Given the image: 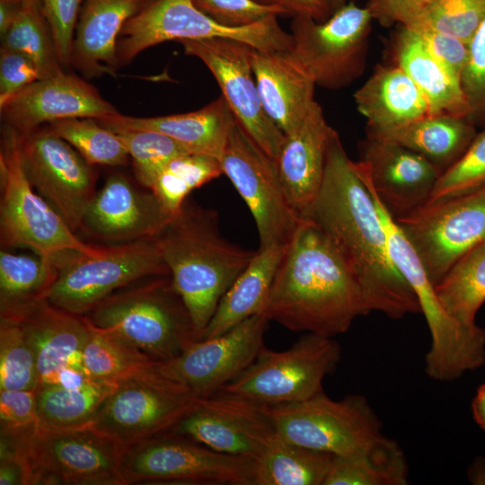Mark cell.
Instances as JSON below:
<instances>
[{"label":"cell","mask_w":485,"mask_h":485,"mask_svg":"<svg viewBox=\"0 0 485 485\" xmlns=\"http://www.w3.org/2000/svg\"><path fill=\"white\" fill-rule=\"evenodd\" d=\"M1 42V47L29 57L37 67L40 78L64 72L50 27L40 8H23Z\"/></svg>","instance_id":"40"},{"label":"cell","mask_w":485,"mask_h":485,"mask_svg":"<svg viewBox=\"0 0 485 485\" xmlns=\"http://www.w3.org/2000/svg\"><path fill=\"white\" fill-rule=\"evenodd\" d=\"M31 474L27 458L20 453L0 454V485H31Z\"/></svg>","instance_id":"54"},{"label":"cell","mask_w":485,"mask_h":485,"mask_svg":"<svg viewBox=\"0 0 485 485\" xmlns=\"http://www.w3.org/2000/svg\"><path fill=\"white\" fill-rule=\"evenodd\" d=\"M164 433L190 439L219 453L254 460L277 431L265 404L216 392L199 398Z\"/></svg>","instance_id":"19"},{"label":"cell","mask_w":485,"mask_h":485,"mask_svg":"<svg viewBox=\"0 0 485 485\" xmlns=\"http://www.w3.org/2000/svg\"><path fill=\"white\" fill-rule=\"evenodd\" d=\"M154 365L118 381L89 426L122 446L171 428L199 398L158 373Z\"/></svg>","instance_id":"13"},{"label":"cell","mask_w":485,"mask_h":485,"mask_svg":"<svg viewBox=\"0 0 485 485\" xmlns=\"http://www.w3.org/2000/svg\"><path fill=\"white\" fill-rule=\"evenodd\" d=\"M258 3L282 8L287 14L307 16L317 22L327 20L332 13L329 0H255Z\"/></svg>","instance_id":"53"},{"label":"cell","mask_w":485,"mask_h":485,"mask_svg":"<svg viewBox=\"0 0 485 485\" xmlns=\"http://www.w3.org/2000/svg\"><path fill=\"white\" fill-rule=\"evenodd\" d=\"M373 18L368 9L349 2L323 22L293 16L290 59L316 85L340 90L363 74Z\"/></svg>","instance_id":"9"},{"label":"cell","mask_w":485,"mask_h":485,"mask_svg":"<svg viewBox=\"0 0 485 485\" xmlns=\"http://www.w3.org/2000/svg\"><path fill=\"white\" fill-rule=\"evenodd\" d=\"M116 383L89 379L80 384H41L36 389L39 427L69 429L88 426Z\"/></svg>","instance_id":"35"},{"label":"cell","mask_w":485,"mask_h":485,"mask_svg":"<svg viewBox=\"0 0 485 485\" xmlns=\"http://www.w3.org/2000/svg\"><path fill=\"white\" fill-rule=\"evenodd\" d=\"M411 31L419 35L428 51L461 81L468 58V43L427 28Z\"/></svg>","instance_id":"51"},{"label":"cell","mask_w":485,"mask_h":485,"mask_svg":"<svg viewBox=\"0 0 485 485\" xmlns=\"http://www.w3.org/2000/svg\"><path fill=\"white\" fill-rule=\"evenodd\" d=\"M120 470L126 485H254L253 460L166 433L123 446Z\"/></svg>","instance_id":"11"},{"label":"cell","mask_w":485,"mask_h":485,"mask_svg":"<svg viewBox=\"0 0 485 485\" xmlns=\"http://www.w3.org/2000/svg\"><path fill=\"white\" fill-rule=\"evenodd\" d=\"M266 407L282 438L333 455L360 452L384 436L376 413L358 394L335 401L323 391L303 401Z\"/></svg>","instance_id":"12"},{"label":"cell","mask_w":485,"mask_h":485,"mask_svg":"<svg viewBox=\"0 0 485 485\" xmlns=\"http://www.w3.org/2000/svg\"><path fill=\"white\" fill-rule=\"evenodd\" d=\"M23 9L22 0H0V35L7 32Z\"/></svg>","instance_id":"55"},{"label":"cell","mask_w":485,"mask_h":485,"mask_svg":"<svg viewBox=\"0 0 485 485\" xmlns=\"http://www.w3.org/2000/svg\"><path fill=\"white\" fill-rule=\"evenodd\" d=\"M53 260L58 274L46 299L80 316L137 280L170 275L155 238L100 246L93 254L71 251Z\"/></svg>","instance_id":"7"},{"label":"cell","mask_w":485,"mask_h":485,"mask_svg":"<svg viewBox=\"0 0 485 485\" xmlns=\"http://www.w3.org/2000/svg\"><path fill=\"white\" fill-rule=\"evenodd\" d=\"M82 3L83 0H42V11L63 67L71 66L75 31Z\"/></svg>","instance_id":"48"},{"label":"cell","mask_w":485,"mask_h":485,"mask_svg":"<svg viewBox=\"0 0 485 485\" xmlns=\"http://www.w3.org/2000/svg\"><path fill=\"white\" fill-rule=\"evenodd\" d=\"M193 3L217 22L230 27L246 26L270 15L287 14L278 6L255 0H193Z\"/></svg>","instance_id":"47"},{"label":"cell","mask_w":485,"mask_h":485,"mask_svg":"<svg viewBox=\"0 0 485 485\" xmlns=\"http://www.w3.org/2000/svg\"><path fill=\"white\" fill-rule=\"evenodd\" d=\"M435 287L454 319L477 324L476 314L485 303V241L461 256Z\"/></svg>","instance_id":"36"},{"label":"cell","mask_w":485,"mask_h":485,"mask_svg":"<svg viewBox=\"0 0 485 485\" xmlns=\"http://www.w3.org/2000/svg\"><path fill=\"white\" fill-rule=\"evenodd\" d=\"M37 356L18 319L0 314V390L39 385Z\"/></svg>","instance_id":"43"},{"label":"cell","mask_w":485,"mask_h":485,"mask_svg":"<svg viewBox=\"0 0 485 485\" xmlns=\"http://www.w3.org/2000/svg\"><path fill=\"white\" fill-rule=\"evenodd\" d=\"M302 218L331 239L357 278L369 313L392 319L420 313L411 286L392 259L374 198L336 130L321 189Z\"/></svg>","instance_id":"1"},{"label":"cell","mask_w":485,"mask_h":485,"mask_svg":"<svg viewBox=\"0 0 485 485\" xmlns=\"http://www.w3.org/2000/svg\"><path fill=\"white\" fill-rule=\"evenodd\" d=\"M366 133L416 152L443 172L463 154L478 132L467 118L430 114L397 128H366Z\"/></svg>","instance_id":"31"},{"label":"cell","mask_w":485,"mask_h":485,"mask_svg":"<svg viewBox=\"0 0 485 485\" xmlns=\"http://www.w3.org/2000/svg\"><path fill=\"white\" fill-rule=\"evenodd\" d=\"M154 0H83L71 66L87 78L115 76L117 40L125 23Z\"/></svg>","instance_id":"26"},{"label":"cell","mask_w":485,"mask_h":485,"mask_svg":"<svg viewBox=\"0 0 485 485\" xmlns=\"http://www.w3.org/2000/svg\"><path fill=\"white\" fill-rule=\"evenodd\" d=\"M353 97L367 128H397L431 114L419 89L394 65H377Z\"/></svg>","instance_id":"30"},{"label":"cell","mask_w":485,"mask_h":485,"mask_svg":"<svg viewBox=\"0 0 485 485\" xmlns=\"http://www.w3.org/2000/svg\"><path fill=\"white\" fill-rule=\"evenodd\" d=\"M395 221L436 285L461 256L485 241V185L427 203Z\"/></svg>","instance_id":"16"},{"label":"cell","mask_w":485,"mask_h":485,"mask_svg":"<svg viewBox=\"0 0 485 485\" xmlns=\"http://www.w3.org/2000/svg\"><path fill=\"white\" fill-rule=\"evenodd\" d=\"M234 118L221 94L203 108L187 113L146 118L118 113L97 120L105 128L157 131L176 140L191 153L220 159Z\"/></svg>","instance_id":"28"},{"label":"cell","mask_w":485,"mask_h":485,"mask_svg":"<svg viewBox=\"0 0 485 485\" xmlns=\"http://www.w3.org/2000/svg\"><path fill=\"white\" fill-rule=\"evenodd\" d=\"M0 314L18 319L31 340L37 356L39 385H73L92 379L83 364L90 334L84 316L64 311L46 298Z\"/></svg>","instance_id":"21"},{"label":"cell","mask_w":485,"mask_h":485,"mask_svg":"<svg viewBox=\"0 0 485 485\" xmlns=\"http://www.w3.org/2000/svg\"><path fill=\"white\" fill-rule=\"evenodd\" d=\"M286 246L259 247L220 300L200 340L223 334L246 319L262 313Z\"/></svg>","instance_id":"32"},{"label":"cell","mask_w":485,"mask_h":485,"mask_svg":"<svg viewBox=\"0 0 485 485\" xmlns=\"http://www.w3.org/2000/svg\"><path fill=\"white\" fill-rule=\"evenodd\" d=\"M358 149L359 176L394 219L428 203L442 173L436 165L403 146L367 136Z\"/></svg>","instance_id":"22"},{"label":"cell","mask_w":485,"mask_h":485,"mask_svg":"<svg viewBox=\"0 0 485 485\" xmlns=\"http://www.w3.org/2000/svg\"><path fill=\"white\" fill-rule=\"evenodd\" d=\"M223 174L218 158L187 153L172 159L151 190L171 215L181 210L189 194Z\"/></svg>","instance_id":"39"},{"label":"cell","mask_w":485,"mask_h":485,"mask_svg":"<svg viewBox=\"0 0 485 485\" xmlns=\"http://www.w3.org/2000/svg\"><path fill=\"white\" fill-rule=\"evenodd\" d=\"M390 55L392 65L402 69L424 95L431 114L469 118L461 81L428 51L416 32L401 26L391 39Z\"/></svg>","instance_id":"29"},{"label":"cell","mask_w":485,"mask_h":485,"mask_svg":"<svg viewBox=\"0 0 485 485\" xmlns=\"http://www.w3.org/2000/svg\"><path fill=\"white\" fill-rule=\"evenodd\" d=\"M114 132L125 146L136 180L151 190L155 181L175 157L191 153L172 137L154 130L107 128Z\"/></svg>","instance_id":"42"},{"label":"cell","mask_w":485,"mask_h":485,"mask_svg":"<svg viewBox=\"0 0 485 485\" xmlns=\"http://www.w3.org/2000/svg\"><path fill=\"white\" fill-rule=\"evenodd\" d=\"M37 427L36 389L0 390V433H20Z\"/></svg>","instance_id":"49"},{"label":"cell","mask_w":485,"mask_h":485,"mask_svg":"<svg viewBox=\"0 0 485 485\" xmlns=\"http://www.w3.org/2000/svg\"><path fill=\"white\" fill-rule=\"evenodd\" d=\"M251 64L262 108L284 133L292 134L315 101L316 84L286 52L252 48Z\"/></svg>","instance_id":"27"},{"label":"cell","mask_w":485,"mask_h":485,"mask_svg":"<svg viewBox=\"0 0 485 485\" xmlns=\"http://www.w3.org/2000/svg\"><path fill=\"white\" fill-rule=\"evenodd\" d=\"M38 79V69L29 57L18 51L1 47L0 106Z\"/></svg>","instance_id":"50"},{"label":"cell","mask_w":485,"mask_h":485,"mask_svg":"<svg viewBox=\"0 0 485 485\" xmlns=\"http://www.w3.org/2000/svg\"><path fill=\"white\" fill-rule=\"evenodd\" d=\"M23 8H40L42 9V0H22Z\"/></svg>","instance_id":"58"},{"label":"cell","mask_w":485,"mask_h":485,"mask_svg":"<svg viewBox=\"0 0 485 485\" xmlns=\"http://www.w3.org/2000/svg\"><path fill=\"white\" fill-rule=\"evenodd\" d=\"M332 457L277 433L253 460L254 485H323Z\"/></svg>","instance_id":"33"},{"label":"cell","mask_w":485,"mask_h":485,"mask_svg":"<svg viewBox=\"0 0 485 485\" xmlns=\"http://www.w3.org/2000/svg\"><path fill=\"white\" fill-rule=\"evenodd\" d=\"M367 189L384 225L392 259L411 286L428 326L431 341L425 356L427 375L435 381L450 382L481 367L485 364V329L463 324L447 313L410 242L375 193Z\"/></svg>","instance_id":"5"},{"label":"cell","mask_w":485,"mask_h":485,"mask_svg":"<svg viewBox=\"0 0 485 485\" xmlns=\"http://www.w3.org/2000/svg\"><path fill=\"white\" fill-rule=\"evenodd\" d=\"M329 1H330L332 13H333L335 10H337L338 8L347 4L348 0H329Z\"/></svg>","instance_id":"59"},{"label":"cell","mask_w":485,"mask_h":485,"mask_svg":"<svg viewBox=\"0 0 485 485\" xmlns=\"http://www.w3.org/2000/svg\"><path fill=\"white\" fill-rule=\"evenodd\" d=\"M461 84L470 107L468 119L476 128H485V17L468 43Z\"/></svg>","instance_id":"46"},{"label":"cell","mask_w":485,"mask_h":485,"mask_svg":"<svg viewBox=\"0 0 485 485\" xmlns=\"http://www.w3.org/2000/svg\"><path fill=\"white\" fill-rule=\"evenodd\" d=\"M485 185V128L463 154L438 178L428 203L454 197Z\"/></svg>","instance_id":"45"},{"label":"cell","mask_w":485,"mask_h":485,"mask_svg":"<svg viewBox=\"0 0 485 485\" xmlns=\"http://www.w3.org/2000/svg\"><path fill=\"white\" fill-rule=\"evenodd\" d=\"M172 216L151 190L115 173L96 191L79 231L107 245L125 243L154 238Z\"/></svg>","instance_id":"23"},{"label":"cell","mask_w":485,"mask_h":485,"mask_svg":"<svg viewBox=\"0 0 485 485\" xmlns=\"http://www.w3.org/2000/svg\"><path fill=\"white\" fill-rule=\"evenodd\" d=\"M227 38L265 52H285L292 36L270 15L246 26L223 25L200 11L193 0H154L123 26L117 40L119 68L138 54L169 40Z\"/></svg>","instance_id":"8"},{"label":"cell","mask_w":485,"mask_h":485,"mask_svg":"<svg viewBox=\"0 0 485 485\" xmlns=\"http://www.w3.org/2000/svg\"><path fill=\"white\" fill-rule=\"evenodd\" d=\"M21 159L34 190L79 232L96 193L97 172L69 143L48 126L22 135Z\"/></svg>","instance_id":"17"},{"label":"cell","mask_w":485,"mask_h":485,"mask_svg":"<svg viewBox=\"0 0 485 485\" xmlns=\"http://www.w3.org/2000/svg\"><path fill=\"white\" fill-rule=\"evenodd\" d=\"M269 320L253 315L218 336L194 341L183 352L154 367L198 398H207L242 373L264 345Z\"/></svg>","instance_id":"18"},{"label":"cell","mask_w":485,"mask_h":485,"mask_svg":"<svg viewBox=\"0 0 485 485\" xmlns=\"http://www.w3.org/2000/svg\"><path fill=\"white\" fill-rule=\"evenodd\" d=\"M334 130L315 101L300 126L286 136L276 159L287 196L301 218L321 189Z\"/></svg>","instance_id":"25"},{"label":"cell","mask_w":485,"mask_h":485,"mask_svg":"<svg viewBox=\"0 0 485 485\" xmlns=\"http://www.w3.org/2000/svg\"><path fill=\"white\" fill-rule=\"evenodd\" d=\"M472 412L477 425L485 431V383L476 392L472 402Z\"/></svg>","instance_id":"56"},{"label":"cell","mask_w":485,"mask_h":485,"mask_svg":"<svg viewBox=\"0 0 485 485\" xmlns=\"http://www.w3.org/2000/svg\"><path fill=\"white\" fill-rule=\"evenodd\" d=\"M184 53L204 63L219 85L232 112L249 136L277 159L286 136L265 113L251 64L253 48L227 38L181 40Z\"/></svg>","instance_id":"20"},{"label":"cell","mask_w":485,"mask_h":485,"mask_svg":"<svg viewBox=\"0 0 485 485\" xmlns=\"http://www.w3.org/2000/svg\"><path fill=\"white\" fill-rule=\"evenodd\" d=\"M21 134L3 124L0 146V241L2 249L26 248L48 260L76 251L100 250L82 241L30 183L21 159Z\"/></svg>","instance_id":"6"},{"label":"cell","mask_w":485,"mask_h":485,"mask_svg":"<svg viewBox=\"0 0 485 485\" xmlns=\"http://www.w3.org/2000/svg\"><path fill=\"white\" fill-rule=\"evenodd\" d=\"M57 274L53 260L1 249L0 312L46 298Z\"/></svg>","instance_id":"37"},{"label":"cell","mask_w":485,"mask_h":485,"mask_svg":"<svg viewBox=\"0 0 485 485\" xmlns=\"http://www.w3.org/2000/svg\"><path fill=\"white\" fill-rule=\"evenodd\" d=\"M0 111L3 124L22 135L59 119H99L119 113L93 85L65 71L34 81L0 106Z\"/></svg>","instance_id":"24"},{"label":"cell","mask_w":485,"mask_h":485,"mask_svg":"<svg viewBox=\"0 0 485 485\" xmlns=\"http://www.w3.org/2000/svg\"><path fill=\"white\" fill-rule=\"evenodd\" d=\"M341 357L332 338L305 333L289 348L263 347L255 360L217 392L243 397L265 405L303 401L323 392V381Z\"/></svg>","instance_id":"10"},{"label":"cell","mask_w":485,"mask_h":485,"mask_svg":"<svg viewBox=\"0 0 485 485\" xmlns=\"http://www.w3.org/2000/svg\"><path fill=\"white\" fill-rule=\"evenodd\" d=\"M47 126L93 165L124 166L130 159L119 137L96 119H65Z\"/></svg>","instance_id":"41"},{"label":"cell","mask_w":485,"mask_h":485,"mask_svg":"<svg viewBox=\"0 0 485 485\" xmlns=\"http://www.w3.org/2000/svg\"><path fill=\"white\" fill-rule=\"evenodd\" d=\"M154 238L200 340L220 300L256 251L226 240L215 210L189 202Z\"/></svg>","instance_id":"3"},{"label":"cell","mask_w":485,"mask_h":485,"mask_svg":"<svg viewBox=\"0 0 485 485\" xmlns=\"http://www.w3.org/2000/svg\"><path fill=\"white\" fill-rule=\"evenodd\" d=\"M368 313L361 287L340 251L316 224L302 218L261 314L294 332L333 338Z\"/></svg>","instance_id":"2"},{"label":"cell","mask_w":485,"mask_h":485,"mask_svg":"<svg viewBox=\"0 0 485 485\" xmlns=\"http://www.w3.org/2000/svg\"><path fill=\"white\" fill-rule=\"evenodd\" d=\"M122 449L89 425L69 429L38 427L25 445L31 485H126L120 470Z\"/></svg>","instance_id":"15"},{"label":"cell","mask_w":485,"mask_h":485,"mask_svg":"<svg viewBox=\"0 0 485 485\" xmlns=\"http://www.w3.org/2000/svg\"><path fill=\"white\" fill-rule=\"evenodd\" d=\"M468 478L473 484H485V458H476L468 471Z\"/></svg>","instance_id":"57"},{"label":"cell","mask_w":485,"mask_h":485,"mask_svg":"<svg viewBox=\"0 0 485 485\" xmlns=\"http://www.w3.org/2000/svg\"><path fill=\"white\" fill-rule=\"evenodd\" d=\"M219 160L223 174L253 216L260 247L287 245L302 218L287 196L276 160L249 136L235 117Z\"/></svg>","instance_id":"14"},{"label":"cell","mask_w":485,"mask_h":485,"mask_svg":"<svg viewBox=\"0 0 485 485\" xmlns=\"http://www.w3.org/2000/svg\"><path fill=\"white\" fill-rule=\"evenodd\" d=\"M88 324L90 334L83 350V364L90 377L117 383L154 365L155 361L129 342Z\"/></svg>","instance_id":"38"},{"label":"cell","mask_w":485,"mask_h":485,"mask_svg":"<svg viewBox=\"0 0 485 485\" xmlns=\"http://www.w3.org/2000/svg\"><path fill=\"white\" fill-rule=\"evenodd\" d=\"M485 17V0H436L408 29L427 28L469 43Z\"/></svg>","instance_id":"44"},{"label":"cell","mask_w":485,"mask_h":485,"mask_svg":"<svg viewBox=\"0 0 485 485\" xmlns=\"http://www.w3.org/2000/svg\"><path fill=\"white\" fill-rule=\"evenodd\" d=\"M84 316L95 328L120 337L155 362L174 358L199 340L170 275L137 280Z\"/></svg>","instance_id":"4"},{"label":"cell","mask_w":485,"mask_h":485,"mask_svg":"<svg viewBox=\"0 0 485 485\" xmlns=\"http://www.w3.org/2000/svg\"><path fill=\"white\" fill-rule=\"evenodd\" d=\"M436 0H368L366 7L382 26H407Z\"/></svg>","instance_id":"52"},{"label":"cell","mask_w":485,"mask_h":485,"mask_svg":"<svg viewBox=\"0 0 485 485\" xmlns=\"http://www.w3.org/2000/svg\"><path fill=\"white\" fill-rule=\"evenodd\" d=\"M409 467L400 445L384 436L368 448L333 455L323 485H407Z\"/></svg>","instance_id":"34"}]
</instances>
